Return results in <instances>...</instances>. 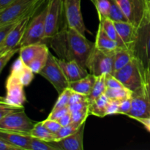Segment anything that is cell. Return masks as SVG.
<instances>
[{
    "instance_id": "43",
    "label": "cell",
    "mask_w": 150,
    "mask_h": 150,
    "mask_svg": "<svg viewBox=\"0 0 150 150\" xmlns=\"http://www.w3.org/2000/svg\"><path fill=\"white\" fill-rule=\"evenodd\" d=\"M83 100H87V98H86V95H81V94H79L78 92H72L71 96H70V100H69L68 105H73V104H76L79 102H81Z\"/></svg>"
},
{
    "instance_id": "5",
    "label": "cell",
    "mask_w": 150,
    "mask_h": 150,
    "mask_svg": "<svg viewBox=\"0 0 150 150\" xmlns=\"http://www.w3.org/2000/svg\"><path fill=\"white\" fill-rule=\"evenodd\" d=\"M45 7L44 42L57 35L65 24L64 0H48Z\"/></svg>"
},
{
    "instance_id": "13",
    "label": "cell",
    "mask_w": 150,
    "mask_h": 150,
    "mask_svg": "<svg viewBox=\"0 0 150 150\" xmlns=\"http://www.w3.org/2000/svg\"><path fill=\"white\" fill-rule=\"evenodd\" d=\"M32 18L33 17L28 16L24 18L16 23V24L12 28L11 30L6 36L4 40L0 45V54L13 48H20L19 45L23 39V35L26 32Z\"/></svg>"
},
{
    "instance_id": "4",
    "label": "cell",
    "mask_w": 150,
    "mask_h": 150,
    "mask_svg": "<svg viewBox=\"0 0 150 150\" xmlns=\"http://www.w3.org/2000/svg\"><path fill=\"white\" fill-rule=\"evenodd\" d=\"M131 100V109L126 116L133 120L150 117V81L146 68L144 74L143 84L133 92Z\"/></svg>"
},
{
    "instance_id": "24",
    "label": "cell",
    "mask_w": 150,
    "mask_h": 150,
    "mask_svg": "<svg viewBox=\"0 0 150 150\" xmlns=\"http://www.w3.org/2000/svg\"><path fill=\"white\" fill-rule=\"evenodd\" d=\"M110 99L105 94L97 98L92 103L89 104V114L98 117H104L106 116V108Z\"/></svg>"
},
{
    "instance_id": "17",
    "label": "cell",
    "mask_w": 150,
    "mask_h": 150,
    "mask_svg": "<svg viewBox=\"0 0 150 150\" xmlns=\"http://www.w3.org/2000/svg\"><path fill=\"white\" fill-rule=\"evenodd\" d=\"M120 38L127 49L132 52L136 37L137 27L129 21H114Z\"/></svg>"
},
{
    "instance_id": "2",
    "label": "cell",
    "mask_w": 150,
    "mask_h": 150,
    "mask_svg": "<svg viewBox=\"0 0 150 150\" xmlns=\"http://www.w3.org/2000/svg\"><path fill=\"white\" fill-rule=\"evenodd\" d=\"M48 0H15L0 10V27L19 21L34 15L46 4Z\"/></svg>"
},
{
    "instance_id": "19",
    "label": "cell",
    "mask_w": 150,
    "mask_h": 150,
    "mask_svg": "<svg viewBox=\"0 0 150 150\" xmlns=\"http://www.w3.org/2000/svg\"><path fill=\"white\" fill-rule=\"evenodd\" d=\"M0 137L20 150H27L32 136L29 135L0 130Z\"/></svg>"
},
{
    "instance_id": "10",
    "label": "cell",
    "mask_w": 150,
    "mask_h": 150,
    "mask_svg": "<svg viewBox=\"0 0 150 150\" xmlns=\"http://www.w3.org/2000/svg\"><path fill=\"white\" fill-rule=\"evenodd\" d=\"M86 68L96 76L112 74L113 55L105 54L94 46L86 59Z\"/></svg>"
},
{
    "instance_id": "11",
    "label": "cell",
    "mask_w": 150,
    "mask_h": 150,
    "mask_svg": "<svg viewBox=\"0 0 150 150\" xmlns=\"http://www.w3.org/2000/svg\"><path fill=\"white\" fill-rule=\"evenodd\" d=\"M46 7H44L36 16L32 18L19 47L30 44L44 42L45 35V18Z\"/></svg>"
},
{
    "instance_id": "50",
    "label": "cell",
    "mask_w": 150,
    "mask_h": 150,
    "mask_svg": "<svg viewBox=\"0 0 150 150\" xmlns=\"http://www.w3.org/2000/svg\"><path fill=\"white\" fill-rule=\"evenodd\" d=\"M3 98H1V97H0V101L3 100Z\"/></svg>"
},
{
    "instance_id": "28",
    "label": "cell",
    "mask_w": 150,
    "mask_h": 150,
    "mask_svg": "<svg viewBox=\"0 0 150 150\" xmlns=\"http://www.w3.org/2000/svg\"><path fill=\"white\" fill-rule=\"evenodd\" d=\"M105 94L109 99L117 100H123L132 96L133 92L129 89L124 87L120 88H108L106 87Z\"/></svg>"
},
{
    "instance_id": "23",
    "label": "cell",
    "mask_w": 150,
    "mask_h": 150,
    "mask_svg": "<svg viewBox=\"0 0 150 150\" xmlns=\"http://www.w3.org/2000/svg\"><path fill=\"white\" fill-rule=\"evenodd\" d=\"M134 57L133 53L128 49L122 48L113 55L112 74L127 65Z\"/></svg>"
},
{
    "instance_id": "29",
    "label": "cell",
    "mask_w": 150,
    "mask_h": 150,
    "mask_svg": "<svg viewBox=\"0 0 150 150\" xmlns=\"http://www.w3.org/2000/svg\"><path fill=\"white\" fill-rule=\"evenodd\" d=\"M49 53L48 48H47L42 52H41L39 55L37 56L33 60H32L27 65L34 73L39 74L40 72L42 70V69L46 64Z\"/></svg>"
},
{
    "instance_id": "32",
    "label": "cell",
    "mask_w": 150,
    "mask_h": 150,
    "mask_svg": "<svg viewBox=\"0 0 150 150\" xmlns=\"http://www.w3.org/2000/svg\"><path fill=\"white\" fill-rule=\"evenodd\" d=\"M27 150H57V149L49 142L32 136Z\"/></svg>"
},
{
    "instance_id": "7",
    "label": "cell",
    "mask_w": 150,
    "mask_h": 150,
    "mask_svg": "<svg viewBox=\"0 0 150 150\" xmlns=\"http://www.w3.org/2000/svg\"><path fill=\"white\" fill-rule=\"evenodd\" d=\"M25 113L24 108L7 114L0 120V130L29 135L35 125Z\"/></svg>"
},
{
    "instance_id": "25",
    "label": "cell",
    "mask_w": 150,
    "mask_h": 150,
    "mask_svg": "<svg viewBox=\"0 0 150 150\" xmlns=\"http://www.w3.org/2000/svg\"><path fill=\"white\" fill-rule=\"evenodd\" d=\"M99 23H100L103 29H104L105 33L108 35V36L111 39L116 41L122 48L127 49L126 46L125 45L124 42H122V39L120 38V35H119L118 32H117L114 21L111 20L110 18H105L102 19L101 21H99Z\"/></svg>"
},
{
    "instance_id": "33",
    "label": "cell",
    "mask_w": 150,
    "mask_h": 150,
    "mask_svg": "<svg viewBox=\"0 0 150 150\" xmlns=\"http://www.w3.org/2000/svg\"><path fill=\"white\" fill-rule=\"evenodd\" d=\"M89 115V106L82 108V109L78 110V111H73L71 113L72 123L80 127L83 122H86Z\"/></svg>"
},
{
    "instance_id": "46",
    "label": "cell",
    "mask_w": 150,
    "mask_h": 150,
    "mask_svg": "<svg viewBox=\"0 0 150 150\" xmlns=\"http://www.w3.org/2000/svg\"><path fill=\"white\" fill-rule=\"evenodd\" d=\"M58 122L61 125L62 127H64V126L69 125L70 124L72 123V117H71V113L69 111L66 114H64L63 117H62L59 120H57Z\"/></svg>"
},
{
    "instance_id": "20",
    "label": "cell",
    "mask_w": 150,
    "mask_h": 150,
    "mask_svg": "<svg viewBox=\"0 0 150 150\" xmlns=\"http://www.w3.org/2000/svg\"><path fill=\"white\" fill-rule=\"evenodd\" d=\"M97 76L92 73H89L86 76L76 81L69 82L68 87L73 92H78L83 95H89L96 81Z\"/></svg>"
},
{
    "instance_id": "39",
    "label": "cell",
    "mask_w": 150,
    "mask_h": 150,
    "mask_svg": "<svg viewBox=\"0 0 150 150\" xmlns=\"http://www.w3.org/2000/svg\"><path fill=\"white\" fill-rule=\"evenodd\" d=\"M69 111H69L68 105L65 107H63V108H57V109H52L47 119L57 120H57H59L62 117H63L64 114L68 113Z\"/></svg>"
},
{
    "instance_id": "44",
    "label": "cell",
    "mask_w": 150,
    "mask_h": 150,
    "mask_svg": "<svg viewBox=\"0 0 150 150\" xmlns=\"http://www.w3.org/2000/svg\"><path fill=\"white\" fill-rule=\"evenodd\" d=\"M18 21L15 22V23H10V24L6 25V26L0 27V45H1V44L2 43L3 41L4 40V39H5L7 34L10 32V31L11 30L12 28H13V26L16 24V23H18Z\"/></svg>"
},
{
    "instance_id": "51",
    "label": "cell",
    "mask_w": 150,
    "mask_h": 150,
    "mask_svg": "<svg viewBox=\"0 0 150 150\" xmlns=\"http://www.w3.org/2000/svg\"><path fill=\"white\" fill-rule=\"evenodd\" d=\"M149 2H150V0H149Z\"/></svg>"
},
{
    "instance_id": "8",
    "label": "cell",
    "mask_w": 150,
    "mask_h": 150,
    "mask_svg": "<svg viewBox=\"0 0 150 150\" xmlns=\"http://www.w3.org/2000/svg\"><path fill=\"white\" fill-rule=\"evenodd\" d=\"M5 89L6 95L3 98V101L11 106L23 108L26 101L24 86L15 70H10V75L6 80Z\"/></svg>"
},
{
    "instance_id": "9",
    "label": "cell",
    "mask_w": 150,
    "mask_h": 150,
    "mask_svg": "<svg viewBox=\"0 0 150 150\" xmlns=\"http://www.w3.org/2000/svg\"><path fill=\"white\" fill-rule=\"evenodd\" d=\"M39 74L52 84L58 94L68 87L69 82L57 62V57L51 53H49L46 64Z\"/></svg>"
},
{
    "instance_id": "45",
    "label": "cell",
    "mask_w": 150,
    "mask_h": 150,
    "mask_svg": "<svg viewBox=\"0 0 150 150\" xmlns=\"http://www.w3.org/2000/svg\"><path fill=\"white\" fill-rule=\"evenodd\" d=\"M87 106H89V103L87 102V100H83L81 101V102L77 103L76 104H73V105H68L69 111H70V113L78 111V110L82 109V108H86Z\"/></svg>"
},
{
    "instance_id": "30",
    "label": "cell",
    "mask_w": 150,
    "mask_h": 150,
    "mask_svg": "<svg viewBox=\"0 0 150 150\" xmlns=\"http://www.w3.org/2000/svg\"><path fill=\"white\" fill-rule=\"evenodd\" d=\"M98 12L99 21L105 18H109L110 1L109 0H91Z\"/></svg>"
},
{
    "instance_id": "1",
    "label": "cell",
    "mask_w": 150,
    "mask_h": 150,
    "mask_svg": "<svg viewBox=\"0 0 150 150\" xmlns=\"http://www.w3.org/2000/svg\"><path fill=\"white\" fill-rule=\"evenodd\" d=\"M48 41L58 58L66 61H76L85 68L86 59L95 46V42L89 41L86 36L68 26L66 23Z\"/></svg>"
},
{
    "instance_id": "14",
    "label": "cell",
    "mask_w": 150,
    "mask_h": 150,
    "mask_svg": "<svg viewBox=\"0 0 150 150\" xmlns=\"http://www.w3.org/2000/svg\"><path fill=\"white\" fill-rule=\"evenodd\" d=\"M129 22L137 27L145 10V0H117Z\"/></svg>"
},
{
    "instance_id": "40",
    "label": "cell",
    "mask_w": 150,
    "mask_h": 150,
    "mask_svg": "<svg viewBox=\"0 0 150 150\" xmlns=\"http://www.w3.org/2000/svg\"><path fill=\"white\" fill-rule=\"evenodd\" d=\"M120 102H121L120 100L110 99L109 103H108L106 108V113H105V114H106V116L118 114Z\"/></svg>"
},
{
    "instance_id": "6",
    "label": "cell",
    "mask_w": 150,
    "mask_h": 150,
    "mask_svg": "<svg viewBox=\"0 0 150 150\" xmlns=\"http://www.w3.org/2000/svg\"><path fill=\"white\" fill-rule=\"evenodd\" d=\"M145 68L138 59L133 57L127 65L112 75L126 88L134 92L143 84Z\"/></svg>"
},
{
    "instance_id": "42",
    "label": "cell",
    "mask_w": 150,
    "mask_h": 150,
    "mask_svg": "<svg viewBox=\"0 0 150 150\" xmlns=\"http://www.w3.org/2000/svg\"><path fill=\"white\" fill-rule=\"evenodd\" d=\"M105 83L106 87L108 88H120L124 87V85L118 80L116 77H114L112 74H107L105 78Z\"/></svg>"
},
{
    "instance_id": "27",
    "label": "cell",
    "mask_w": 150,
    "mask_h": 150,
    "mask_svg": "<svg viewBox=\"0 0 150 150\" xmlns=\"http://www.w3.org/2000/svg\"><path fill=\"white\" fill-rule=\"evenodd\" d=\"M30 136L48 142L56 141V135L50 132L43 125L42 121L35 123L30 132Z\"/></svg>"
},
{
    "instance_id": "18",
    "label": "cell",
    "mask_w": 150,
    "mask_h": 150,
    "mask_svg": "<svg viewBox=\"0 0 150 150\" xmlns=\"http://www.w3.org/2000/svg\"><path fill=\"white\" fill-rule=\"evenodd\" d=\"M95 46L103 52L109 55H114L117 51L123 48L116 41L113 40L108 36V35L103 29L100 23L98 25Z\"/></svg>"
},
{
    "instance_id": "3",
    "label": "cell",
    "mask_w": 150,
    "mask_h": 150,
    "mask_svg": "<svg viewBox=\"0 0 150 150\" xmlns=\"http://www.w3.org/2000/svg\"><path fill=\"white\" fill-rule=\"evenodd\" d=\"M134 57L146 67L150 62V2L145 0L143 18L136 29V37L132 51Z\"/></svg>"
},
{
    "instance_id": "35",
    "label": "cell",
    "mask_w": 150,
    "mask_h": 150,
    "mask_svg": "<svg viewBox=\"0 0 150 150\" xmlns=\"http://www.w3.org/2000/svg\"><path fill=\"white\" fill-rule=\"evenodd\" d=\"M80 127L73 124V123L70 124L69 125L64 126V127H62L61 128H60V130L55 134L56 141H58L62 139H64V138L67 137V136L76 133V132L78 130V129H79Z\"/></svg>"
},
{
    "instance_id": "34",
    "label": "cell",
    "mask_w": 150,
    "mask_h": 150,
    "mask_svg": "<svg viewBox=\"0 0 150 150\" xmlns=\"http://www.w3.org/2000/svg\"><path fill=\"white\" fill-rule=\"evenodd\" d=\"M72 92H73V90H72L71 89H70L69 87H67L66 88L63 92H62L61 93L59 94V95L58 99L56 101L55 104H54L52 109H57V108L67 106V105H68L69 100H70V96H71Z\"/></svg>"
},
{
    "instance_id": "47",
    "label": "cell",
    "mask_w": 150,
    "mask_h": 150,
    "mask_svg": "<svg viewBox=\"0 0 150 150\" xmlns=\"http://www.w3.org/2000/svg\"><path fill=\"white\" fill-rule=\"evenodd\" d=\"M135 120L140 122L141 124L143 125L144 128L150 133V117H146V118H137Z\"/></svg>"
},
{
    "instance_id": "22",
    "label": "cell",
    "mask_w": 150,
    "mask_h": 150,
    "mask_svg": "<svg viewBox=\"0 0 150 150\" xmlns=\"http://www.w3.org/2000/svg\"><path fill=\"white\" fill-rule=\"evenodd\" d=\"M11 70H15L18 73L21 81L24 86H29L32 83L35 73L29 68L27 64L22 61L20 57H18L13 63Z\"/></svg>"
},
{
    "instance_id": "48",
    "label": "cell",
    "mask_w": 150,
    "mask_h": 150,
    "mask_svg": "<svg viewBox=\"0 0 150 150\" xmlns=\"http://www.w3.org/2000/svg\"><path fill=\"white\" fill-rule=\"evenodd\" d=\"M14 1L15 0H0V10L5 8L7 6H8Z\"/></svg>"
},
{
    "instance_id": "36",
    "label": "cell",
    "mask_w": 150,
    "mask_h": 150,
    "mask_svg": "<svg viewBox=\"0 0 150 150\" xmlns=\"http://www.w3.org/2000/svg\"><path fill=\"white\" fill-rule=\"evenodd\" d=\"M20 50V48H16L13 49L9 50V51H5L0 54V74L3 70L4 67H5L6 64L8 63V62L11 59L12 57Z\"/></svg>"
},
{
    "instance_id": "37",
    "label": "cell",
    "mask_w": 150,
    "mask_h": 150,
    "mask_svg": "<svg viewBox=\"0 0 150 150\" xmlns=\"http://www.w3.org/2000/svg\"><path fill=\"white\" fill-rule=\"evenodd\" d=\"M23 108H18V107L11 106V105L6 104L3 100H1L0 101V120H2L7 114L14 112V111L21 110Z\"/></svg>"
},
{
    "instance_id": "38",
    "label": "cell",
    "mask_w": 150,
    "mask_h": 150,
    "mask_svg": "<svg viewBox=\"0 0 150 150\" xmlns=\"http://www.w3.org/2000/svg\"><path fill=\"white\" fill-rule=\"evenodd\" d=\"M42 124L50 132H51L54 134H56L62 127L61 125L58 122V121L49 120V119H46L45 120L42 121Z\"/></svg>"
},
{
    "instance_id": "12",
    "label": "cell",
    "mask_w": 150,
    "mask_h": 150,
    "mask_svg": "<svg viewBox=\"0 0 150 150\" xmlns=\"http://www.w3.org/2000/svg\"><path fill=\"white\" fill-rule=\"evenodd\" d=\"M81 0H64V13L65 23L70 27L86 36V26L81 10Z\"/></svg>"
},
{
    "instance_id": "41",
    "label": "cell",
    "mask_w": 150,
    "mask_h": 150,
    "mask_svg": "<svg viewBox=\"0 0 150 150\" xmlns=\"http://www.w3.org/2000/svg\"><path fill=\"white\" fill-rule=\"evenodd\" d=\"M132 105V100L131 97L129 98H127L125 100H123L120 102V108H119L118 114H122V115H127L130 112L131 109Z\"/></svg>"
},
{
    "instance_id": "16",
    "label": "cell",
    "mask_w": 150,
    "mask_h": 150,
    "mask_svg": "<svg viewBox=\"0 0 150 150\" xmlns=\"http://www.w3.org/2000/svg\"><path fill=\"white\" fill-rule=\"evenodd\" d=\"M57 59L68 82L76 81L89 74L87 69L82 67L77 62L66 61L58 57Z\"/></svg>"
},
{
    "instance_id": "49",
    "label": "cell",
    "mask_w": 150,
    "mask_h": 150,
    "mask_svg": "<svg viewBox=\"0 0 150 150\" xmlns=\"http://www.w3.org/2000/svg\"><path fill=\"white\" fill-rule=\"evenodd\" d=\"M146 70H147V73H148V76H149V81H150V62L149 63H148L147 66H146Z\"/></svg>"
},
{
    "instance_id": "26",
    "label": "cell",
    "mask_w": 150,
    "mask_h": 150,
    "mask_svg": "<svg viewBox=\"0 0 150 150\" xmlns=\"http://www.w3.org/2000/svg\"><path fill=\"white\" fill-rule=\"evenodd\" d=\"M105 78H106V75H100V76H97L96 81L90 94L86 96L87 102L89 103V104L92 103L97 98L105 94V89H106Z\"/></svg>"
},
{
    "instance_id": "15",
    "label": "cell",
    "mask_w": 150,
    "mask_h": 150,
    "mask_svg": "<svg viewBox=\"0 0 150 150\" xmlns=\"http://www.w3.org/2000/svg\"><path fill=\"white\" fill-rule=\"evenodd\" d=\"M85 122L81 125L76 133L58 141L49 142L57 150H83Z\"/></svg>"
},
{
    "instance_id": "21",
    "label": "cell",
    "mask_w": 150,
    "mask_h": 150,
    "mask_svg": "<svg viewBox=\"0 0 150 150\" xmlns=\"http://www.w3.org/2000/svg\"><path fill=\"white\" fill-rule=\"evenodd\" d=\"M48 48L46 44L44 42L40 43L30 44L24 45L20 48L19 50V57L26 64H28L32 60H33L38 55Z\"/></svg>"
},
{
    "instance_id": "31",
    "label": "cell",
    "mask_w": 150,
    "mask_h": 150,
    "mask_svg": "<svg viewBox=\"0 0 150 150\" xmlns=\"http://www.w3.org/2000/svg\"><path fill=\"white\" fill-rule=\"evenodd\" d=\"M110 12L109 18L114 21H128L127 18L122 11L117 0H109Z\"/></svg>"
}]
</instances>
